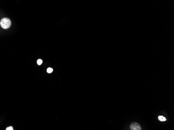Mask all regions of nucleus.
<instances>
[{
    "label": "nucleus",
    "mask_w": 174,
    "mask_h": 130,
    "mask_svg": "<svg viewBox=\"0 0 174 130\" xmlns=\"http://www.w3.org/2000/svg\"><path fill=\"white\" fill-rule=\"evenodd\" d=\"M12 25V21L11 19L8 18H2L0 21L1 27L4 29H8L10 28Z\"/></svg>",
    "instance_id": "obj_1"
},
{
    "label": "nucleus",
    "mask_w": 174,
    "mask_h": 130,
    "mask_svg": "<svg viewBox=\"0 0 174 130\" xmlns=\"http://www.w3.org/2000/svg\"><path fill=\"white\" fill-rule=\"evenodd\" d=\"M130 129L131 130H141L142 128L138 123L134 122L130 125Z\"/></svg>",
    "instance_id": "obj_2"
},
{
    "label": "nucleus",
    "mask_w": 174,
    "mask_h": 130,
    "mask_svg": "<svg viewBox=\"0 0 174 130\" xmlns=\"http://www.w3.org/2000/svg\"><path fill=\"white\" fill-rule=\"evenodd\" d=\"M158 119L160 121H166V118L165 117H164L163 115H159L158 117Z\"/></svg>",
    "instance_id": "obj_3"
},
{
    "label": "nucleus",
    "mask_w": 174,
    "mask_h": 130,
    "mask_svg": "<svg viewBox=\"0 0 174 130\" xmlns=\"http://www.w3.org/2000/svg\"><path fill=\"white\" fill-rule=\"evenodd\" d=\"M53 71V69L52 68H48L47 69V73H52Z\"/></svg>",
    "instance_id": "obj_4"
},
{
    "label": "nucleus",
    "mask_w": 174,
    "mask_h": 130,
    "mask_svg": "<svg viewBox=\"0 0 174 130\" xmlns=\"http://www.w3.org/2000/svg\"><path fill=\"white\" fill-rule=\"evenodd\" d=\"M42 62H43L42 60L41 59H39L37 61V64L38 65H41L42 64Z\"/></svg>",
    "instance_id": "obj_5"
},
{
    "label": "nucleus",
    "mask_w": 174,
    "mask_h": 130,
    "mask_svg": "<svg viewBox=\"0 0 174 130\" xmlns=\"http://www.w3.org/2000/svg\"><path fill=\"white\" fill-rule=\"evenodd\" d=\"M6 130H13V127L9 126V127H8Z\"/></svg>",
    "instance_id": "obj_6"
}]
</instances>
